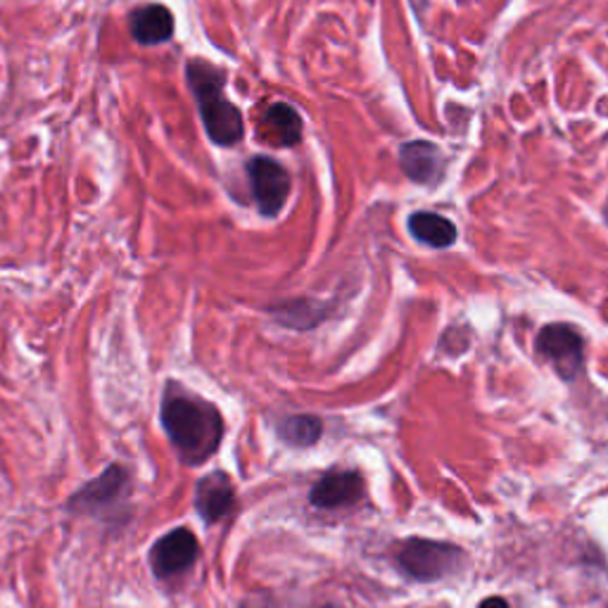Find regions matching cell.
<instances>
[{"label":"cell","mask_w":608,"mask_h":608,"mask_svg":"<svg viewBox=\"0 0 608 608\" xmlns=\"http://www.w3.org/2000/svg\"><path fill=\"white\" fill-rule=\"evenodd\" d=\"M162 426L188 466L205 463L221 445L223 421L215 404L169 383L162 398Z\"/></svg>","instance_id":"obj_1"},{"label":"cell","mask_w":608,"mask_h":608,"mask_svg":"<svg viewBox=\"0 0 608 608\" xmlns=\"http://www.w3.org/2000/svg\"><path fill=\"white\" fill-rule=\"evenodd\" d=\"M186 77L211 144L223 148L236 146L245 134V124L240 110L223 95L226 77L221 69L205 60H191Z\"/></svg>","instance_id":"obj_2"},{"label":"cell","mask_w":608,"mask_h":608,"mask_svg":"<svg viewBox=\"0 0 608 608\" xmlns=\"http://www.w3.org/2000/svg\"><path fill=\"white\" fill-rule=\"evenodd\" d=\"M398 563L404 573L416 580H440L455 573L463 563L459 547L428 542V540H409L398 554Z\"/></svg>","instance_id":"obj_3"},{"label":"cell","mask_w":608,"mask_h":608,"mask_svg":"<svg viewBox=\"0 0 608 608\" xmlns=\"http://www.w3.org/2000/svg\"><path fill=\"white\" fill-rule=\"evenodd\" d=\"M129 492V473H126L119 463H112L97 475L87 487H81L72 500H69L67 508L72 514H103L110 508L119 506V502Z\"/></svg>","instance_id":"obj_4"},{"label":"cell","mask_w":608,"mask_h":608,"mask_svg":"<svg viewBox=\"0 0 608 608\" xmlns=\"http://www.w3.org/2000/svg\"><path fill=\"white\" fill-rule=\"evenodd\" d=\"M248 179L254 200L264 217H276L290 195V176L272 158H252L248 162Z\"/></svg>","instance_id":"obj_5"},{"label":"cell","mask_w":608,"mask_h":608,"mask_svg":"<svg viewBox=\"0 0 608 608\" xmlns=\"http://www.w3.org/2000/svg\"><path fill=\"white\" fill-rule=\"evenodd\" d=\"M197 551H200V547H197L195 535L188 528H176L172 532H167L150 549L152 573L160 580H169L186 573L195 563Z\"/></svg>","instance_id":"obj_6"},{"label":"cell","mask_w":608,"mask_h":608,"mask_svg":"<svg viewBox=\"0 0 608 608\" xmlns=\"http://www.w3.org/2000/svg\"><path fill=\"white\" fill-rule=\"evenodd\" d=\"M537 349L544 359L554 364V369L561 378L571 380L577 376L580 366H583V337L571 326H554L542 329L537 337Z\"/></svg>","instance_id":"obj_7"},{"label":"cell","mask_w":608,"mask_h":608,"mask_svg":"<svg viewBox=\"0 0 608 608\" xmlns=\"http://www.w3.org/2000/svg\"><path fill=\"white\" fill-rule=\"evenodd\" d=\"M233 504L236 492L229 475L215 471L200 478V483L195 487V508L205 523H219L233 512Z\"/></svg>","instance_id":"obj_8"},{"label":"cell","mask_w":608,"mask_h":608,"mask_svg":"<svg viewBox=\"0 0 608 608\" xmlns=\"http://www.w3.org/2000/svg\"><path fill=\"white\" fill-rule=\"evenodd\" d=\"M364 497V480L355 471L329 473L314 485L309 502L317 508H341L357 504Z\"/></svg>","instance_id":"obj_9"},{"label":"cell","mask_w":608,"mask_h":608,"mask_svg":"<svg viewBox=\"0 0 608 608\" xmlns=\"http://www.w3.org/2000/svg\"><path fill=\"white\" fill-rule=\"evenodd\" d=\"M402 172L414 183H437L445 174V158L428 140H412L400 150Z\"/></svg>","instance_id":"obj_10"},{"label":"cell","mask_w":608,"mask_h":608,"mask_svg":"<svg viewBox=\"0 0 608 608\" xmlns=\"http://www.w3.org/2000/svg\"><path fill=\"white\" fill-rule=\"evenodd\" d=\"M131 34L140 46H160L174 36V15L164 5H144L131 15Z\"/></svg>","instance_id":"obj_11"},{"label":"cell","mask_w":608,"mask_h":608,"mask_svg":"<svg viewBox=\"0 0 608 608\" xmlns=\"http://www.w3.org/2000/svg\"><path fill=\"white\" fill-rule=\"evenodd\" d=\"M409 231L418 243L431 248H449L457 240V226L433 211H416L409 217Z\"/></svg>","instance_id":"obj_12"},{"label":"cell","mask_w":608,"mask_h":608,"mask_svg":"<svg viewBox=\"0 0 608 608\" xmlns=\"http://www.w3.org/2000/svg\"><path fill=\"white\" fill-rule=\"evenodd\" d=\"M266 131L276 146H295L302 136V117L288 103H276L264 115Z\"/></svg>","instance_id":"obj_13"},{"label":"cell","mask_w":608,"mask_h":608,"mask_svg":"<svg viewBox=\"0 0 608 608\" xmlns=\"http://www.w3.org/2000/svg\"><path fill=\"white\" fill-rule=\"evenodd\" d=\"M278 433L295 447H309L321 437V421L314 416H290L280 423Z\"/></svg>","instance_id":"obj_14"},{"label":"cell","mask_w":608,"mask_h":608,"mask_svg":"<svg viewBox=\"0 0 608 608\" xmlns=\"http://www.w3.org/2000/svg\"><path fill=\"white\" fill-rule=\"evenodd\" d=\"M478 608H512V606H508L502 597H490V599H485L483 604H480Z\"/></svg>","instance_id":"obj_15"},{"label":"cell","mask_w":608,"mask_h":608,"mask_svg":"<svg viewBox=\"0 0 608 608\" xmlns=\"http://www.w3.org/2000/svg\"><path fill=\"white\" fill-rule=\"evenodd\" d=\"M604 217H606V221H608V207H606V211H604Z\"/></svg>","instance_id":"obj_16"}]
</instances>
